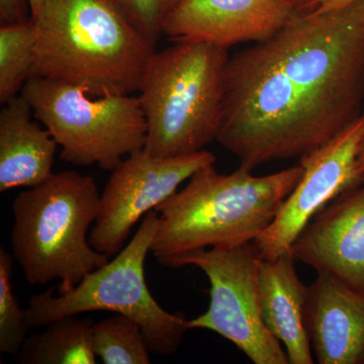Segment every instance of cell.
<instances>
[{
  "label": "cell",
  "mask_w": 364,
  "mask_h": 364,
  "mask_svg": "<svg viewBox=\"0 0 364 364\" xmlns=\"http://www.w3.org/2000/svg\"><path fill=\"white\" fill-rule=\"evenodd\" d=\"M356 170H358L359 176H364V136L361 140L358 159H356Z\"/></svg>",
  "instance_id": "24"
},
{
  "label": "cell",
  "mask_w": 364,
  "mask_h": 364,
  "mask_svg": "<svg viewBox=\"0 0 364 364\" xmlns=\"http://www.w3.org/2000/svg\"><path fill=\"white\" fill-rule=\"evenodd\" d=\"M356 0H317L316 2V11H328L331 9L347 6Z\"/></svg>",
  "instance_id": "22"
},
{
  "label": "cell",
  "mask_w": 364,
  "mask_h": 364,
  "mask_svg": "<svg viewBox=\"0 0 364 364\" xmlns=\"http://www.w3.org/2000/svg\"><path fill=\"white\" fill-rule=\"evenodd\" d=\"M259 254L251 243L208 248L172 260L167 267L193 265L207 275L210 306L188 321V329L210 330L236 345L254 364H289L287 352L270 333L261 313Z\"/></svg>",
  "instance_id": "8"
},
{
  "label": "cell",
  "mask_w": 364,
  "mask_h": 364,
  "mask_svg": "<svg viewBox=\"0 0 364 364\" xmlns=\"http://www.w3.org/2000/svg\"><path fill=\"white\" fill-rule=\"evenodd\" d=\"M13 254L0 248V352L16 356L30 330L14 291Z\"/></svg>",
  "instance_id": "19"
},
{
  "label": "cell",
  "mask_w": 364,
  "mask_h": 364,
  "mask_svg": "<svg viewBox=\"0 0 364 364\" xmlns=\"http://www.w3.org/2000/svg\"><path fill=\"white\" fill-rule=\"evenodd\" d=\"M158 227V213L143 218L133 239L114 259L86 274L65 294H54L55 287L36 294L26 309L30 329L69 316L88 312H114L131 318L140 326L151 353L172 355L188 331V318L167 312L153 298L145 277V261L151 252Z\"/></svg>",
  "instance_id": "6"
},
{
  "label": "cell",
  "mask_w": 364,
  "mask_h": 364,
  "mask_svg": "<svg viewBox=\"0 0 364 364\" xmlns=\"http://www.w3.org/2000/svg\"><path fill=\"white\" fill-rule=\"evenodd\" d=\"M124 18L156 48L164 23L181 0H112Z\"/></svg>",
  "instance_id": "20"
},
{
  "label": "cell",
  "mask_w": 364,
  "mask_h": 364,
  "mask_svg": "<svg viewBox=\"0 0 364 364\" xmlns=\"http://www.w3.org/2000/svg\"><path fill=\"white\" fill-rule=\"evenodd\" d=\"M23 95L4 104L0 112V193L39 186L52 176L58 143L33 122Z\"/></svg>",
  "instance_id": "15"
},
{
  "label": "cell",
  "mask_w": 364,
  "mask_h": 364,
  "mask_svg": "<svg viewBox=\"0 0 364 364\" xmlns=\"http://www.w3.org/2000/svg\"><path fill=\"white\" fill-rule=\"evenodd\" d=\"M90 318L69 316L44 326L26 337L16 358L21 364H95L92 327Z\"/></svg>",
  "instance_id": "16"
},
{
  "label": "cell",
  "mask_w": 364,
  "mask_h": 364,
  "mask_svg": "<svg viewBox=\"0 0 364 364\" xmlns=\"http://www.w3.org/2000/svg\"><path fill=\"white\" fill-rule=\"evenodd\" d=\"M229 58L226 48L195 41L155 51L138 90L147 123L146 152L186 156L217 140Z\"/></svg>",
  "instance_id": "5"
},
{
  "label": "cell",
  "mask_w": 364,
  "mask_h": 364,
  "mask_svg": "<svg viewBox=\"0 0 364 364\" xmlns=\"http://www.w3.org/2000/svg\"><path fill=\"white\" fill-rule=\"evenodd\" d=\"M31 1V6H32V16L33 14H35L37 13L38 9H40L41 6H42L43 2L45 1V0H30Z\"/></svg>",
  "instance_id": "25"
},
{
  "label": "cell",
  "mask_w": 364,
  "mask_h": 364,
  "mask_svg": "<svg viewBox=\"0 0 364 364\" xmlns=\"http://www.w3.org/2000/svg\"><path fill=\"white\" fill-rule=\"evenodd\" d=\"M32 21L30 0H0L1 26L18 25Z\"/></svg>",
  "instance_id": "21"
},
{
  "label": "cell",
  "mask_w": 364,
  "mask_h": 364,
  "mask_svg": "<svg viewBox=\"0 0 364 364\" xmlns=\"http://www.w3.org/2000/svg\"><path fill=\"white\" fill-rule=\"evenodd\" d=\"M363 98L364 0L299 9L230 57L217 141L250 171L301 157L363 116Z\"/></svg>",
  "instance_id": "1"
},
{
  "label": "cell",
  "mask_w": 364,
  "mask_h": 364,
  "mask_svg": "<svg viewBox=\"0 0 364 364\" xmlns=\"http://www.w3.org/2000/svg\"><path fill=\"white\" fill-rule=\"evenodd\" d=\"M303 173L301 164L265 176L243 167L219 173L215 163L203 167L155 208L158 227L151 252L167 267L196 251L251 243L272 224Z\"/></svg>",
  "instance_id": "2"
},
{
  "label": "cell",
  "mask_w": 364,
  "mask_h": 364,
  "mask_svg": "<svg viewBox=\"0 0 364 364\" xmlns=\"http://www.w3.org/2000/svg\"><path fill=\"white\" fill-rule=\"evenodd\" d=\"M296 260L364 293V177L306 225L293 245Z\"/></svg>",
  "instance_id": "12"
},
{
  "label": "cell",
  "mask_w": 364,
  "mask_h": 364,
  "mask_svg": "<svg viewBox=\"0 0 364 364\" xmlns=\"http://www.w3.org/2000/svg\"><path fill=\"white\" fill-rule=\"evenodd\" d=\"M296 9H315L317 0H284Z\"/></svg>",
  "instance_id": "23"
},
{
  "label": "cell",
  "mask_w": 364,
  "mask_h": 364,
  "mask_svg": "<svg viewBox=\"0 0 364 364\" xmlns=\"http://www.w3.org/2000/svg\"><path fill=\"white\" fill-rule=\"evenodd\" d=\"M293 251L274 260L258 259V291L263 320L286 347L289 364H313L306 327V296L294 267Z\"/></svg>",
  "instance_id": "14"
},
{
  "label": "cell",
  "mask_w": 364,
  "mask_h": 364,
  "mask_svg": "<svg viewBox=\"0 0 364 364\" xmlns=\"http://www.w3.org/2000/svg\"><path fill=\"white\" fill-rule=\"evenodd\" d=\"M92 347L105 364H150L151 351L135 321L116 314L92 327Z\"/></svg>",
  "instance_id": "18"
},
{
  "label": "cell",
  "mask_w": 364,
  "mask_h": 364,
  "mask_svg": "<svg viewBox=\"0 0 364 364\" xmlns=\"http://www.w3.org/2000/svg\"><path fill=\"white\" fill-rule=\"evenodd\" d=\"M364 114L329 142L301 157L304 173L272 224L254 240L261 258L274 260L293 245L314 217L364 176L356 170Z\"/></svg>",
  "instance_id": "10"
},
{
  "label": "cell",
  "mask_w": 364,
  "mask_h": 364,
  "mask_svg": "<svg viewBox=\"0 0 364 364\" xmlns=\"http://www.w3.org/2000/svg\"><path fill=\"white\" fill-rule=\"evenodd\" d=\"M11 207V254L28 284L59 280L58 294H65L109 262L87 237L100 207L92 177L75 170L53 173L39 186L21 191Z\"/></svg>",
  "instance_id": "4"
},
{
  "label": "cell",
  "mask_w": 364,
  "mask_h": 364,
  "mask_svg": "<svg viewBox=\"0 0 364 364\" xmlns=\"http://www.w3.org/2000/svg\"><path fill=\"white\" fill-rule=\"evenodd\" d=\"M215 162V155L207 150L165 158L143 149L124 158L112 170L100 195L91 246L107 257L116 256L141 218L168 200L198 170Z\"/></svg>",
  "instance_id": "9"
},
{
  "label": "cell",
  "mask_w": 364,
  "mask_h": 364,
  "mask_svg": "<svg viewBox=\"0 0 364 364\" xmlns=\"http://www.w3.org/2000/svg\"><path fill=\"white\" fill-rule=\"evenodd\" d=\"M36 32L33 20L0 28V102L6 104L33 76Z\"/></svg>",
  "instance_id": "17"
},
{
  "label": "cell",
  "mask_w": 364,
  "mask_h": 364,
  "mask_svg": "<svg viewBox=\"0 0 364 364\" xmlns=\"http://www.w3.org/2000/svg\"><path fill=\"white\" fill-rule=\"evenodd\" d=\"M21 95L58 143L67 163L97 164L112 172L145 148L147 123L139 97L91 95L82 86L42 76L28 79Z\"/></svg>",
  "instance_id": "7"
},
{
  "label": "cell",
  "mask_w": 364,
  "mask_h": 364,
  "mask_svg": "<svg viewBox=\"0 0 364 364\" xmlns=\"http://www.w3.org/2000/svg\"><path fill=\"white\" fill-rule=\"evenodd\" d=\"M317 273L306 296V327L317 363L364 364V293Z\"/></svg>",
  "instance_id": "13"
},
{
  "label": "cell",
  "mask_w": 364,
  "mask_h": 364,
  "mask_svg": "<svg viewBox=\"0 0 364 364\" xmlns=\"http://www.w3.org/2000/svg\"><path fill=\"white\" fill-rule=\"evenodd\" d=\"M296 11L284 0H181L165 21L163 35L229 49L269 39Z\"/></svg>",
  "instance_id": "11"
},
{
  "label": "cell",
  "mask_w": 364,
  "mask_h": 364,
  "mask_svg": "<svg viewBox=\"0 0 364 364\" xmlns=\"http://www.w3.org/2000/svg\"><path fill=\"white\" fill-rule=\"evenodd\" d=\"M33 76L66 81L91 95H131L156 48L112 0H45L33 14Z\"/></svg>",
  "instance_id": "3"
}]
</instances>
